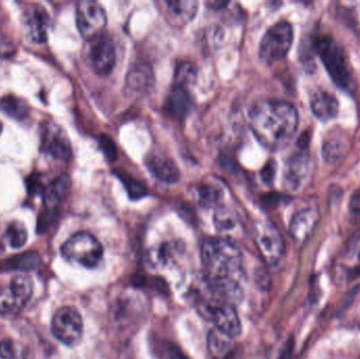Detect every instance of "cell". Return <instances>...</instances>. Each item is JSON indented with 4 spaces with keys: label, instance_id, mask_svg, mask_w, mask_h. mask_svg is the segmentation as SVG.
<instances>
[{
    "label": "cell",
    "instance_id": "1",
    "mask_svg": "<svg viewBox=\"0 0 360 359\" xmlns=\"http://www.w3.org/2000/svg\"><path fill=\"white\" fill-rule=\"evenodd\" d=\"M249 124L266 149L279 151L291 143L297 131V110L287 101H259L250 110Z\"/></svg>",
    "mask_w": 360,
    "mask_h": 359
},
{
    "label": "cell",
    "instance_id": "2",
    "mask_svg": "<svg viewBox=\"0 0 360 359\" xmlns=\"http://www.w3.org/2000/svg\"><path fill=\"white\" fill-rule=\"evenodd\" d=\"M201 261L207 280L243 282V254L231 240L220 237L205 240L201 247Z\"/></svg>",
    "mask_w": 360,
    "mask_h": 359
},
{
    "label": "cell",
    "instance_id": "3",
    "mask_svg": "<svg viewBox=\"0 0 360 359\" xmlns=\"http://www.w3.org/2000/svg\"><path fill=\"white\" fill-rule=\"evenodd\" d=\"M313 46L319 53L330 76L342 90L352 92L354 79L344 48L333 37L319 35L313 38Z\"/></svg>",
    "mask_w": 360,
    "mask_h": 359
},
{
    "label": "cell",
    "instance_id": "4",
    "mask_svg": "<svg viewBox=\"0 0 360 359\" xmlns=\"http://www.w3.org/2000/svg\"><path fill=\"white\" fill-rule=\"evenodd\" d=\"M103 247L88 232H78L61 246L60 253L65 261L74 266L95 269L103 259Z\"/></svg>",
    "mask_w": 360,
    "mask_h": 359
},
{
    "label": "cell",
    "instance_id": "5",
    "mask_svg": "<svg viewBox=\"0 0 360 359\" xmlns=\"http://www.w3.org/2000/svg\"><path fill=\"white\" fill-rule=\"evenodd\" d=\"M294 32L291 23L279 21L270 27L262 37L259 56L266 63H276L289 53L293 44Z\"/></svg>",
    "mask_w": 360,
    "mask_h": 359
},
{
    "label": "cell",
    "instance_id": "6",
    "mask_svg": "<svg viewBox=\"0 0 360 359\" xmlns=\"http://www.w3.org/2000/svg\"><path fill=\"white\" fill-rule=\"evenodd\" d=\"M84 58L93 73L107 76L114 69L116 60L115 46L107 34H101L86 40L84 48Z\"/></svg>",
    "mask_w": 360,
    "mask_h": 359
},
{
    "label": "cell",
    "instance_id": "7",
    "mask_svg": "<svg viewBox=\"0 0 360 359\" xmlns=\"http://www.w3.org/2000/svg\"><path fill=\"white\" fill-rule=\"evenodd\" d=\"M33 295V282L27 275H17L0 285V313L14 315L27 306Z\"/></svg>",
    "mask_w": 360,
    "mask_h": 359
},
{
    "label": "cell",
    "instance_id": "8",
    "mask_svg": "<svg viewBox=\"0 0 360 359\" xmlns=\"http://www.w3.org/2000/svg\"><path fill=\"white\" fill-rule=\"evenodd\" d=\"M256 244L260 254L271 267H277L285 259V240L274 223L259 221L254 228Z\"/></svg>",
    "mask_w": 360,
    "mask_h": 359
},
{
    "label": "cell",
    "instance_id": "9",
    "mask_svg": "<svg viewBox=\"0 0 360 359\" xmlns=\"http://www.w3.org/2000/svg\"><path fill=\"white\" fill-rule=\"evenodd\" d=\"M51 331L57 341L68 347H74L84 335V320L75 308L63 307L53 316Z\"/></svg>",
    "mask_w": 360,
    "mask_h": 359
},
{
    "label": "cell",
    "instance_id": "10",
    "mask_svg": "<svg viewBox=\"0 0 360 359\" xmlns=\"http://www.w3.org/2000/svg\"><path fill=\"white\" fill-rule=\"evenodd\" d=\"M76 25L84 40H90L105 33L107 13L98 2L84 0L76 6Z\"/></svg>",
    "mask_w": 360,
    "mask_h": 359
},
{
    "label": "cell",
    "instance_id": "11",
    "mask_svg": "<svg viewBox=\"0 0 360 359\" xmlns=\"http://www.w3.org/2000/svg\"><path fill=\"white\" fill-rule=\"evenodd\" d=\"M71 189V179L68 175H61L44 188V210L38 221V231L44 232L56 217L61 202L68 197Z\"/></svg>",
    "mask_w": 360,
    "mask_h": 359
},
{
    "label": "cell",
    "instance_id": "12",
    "mask_svg": "<svg viewBox=\"0 0 360 359\" xmlns=\"http://www.w3.org/2000/svg\"><path fill=\"white\" fill-rule=\"evenodd\" d=\"M300 143V150L288 159L285 164L283 183L290 191H297L308 181L311 173V157L308 152V141Z\"/></svg>",
    "mask_w": 360,
    "mask_h": 359
},
{
    "label": "cell",
    "instance_id": "13",
    "mask_svg": "<svg viewBox=\"0 0 360 359\" xmlns=\"http://www.w3.org/2000/svg\"><path fill=\"white\" fill-rule=\"evenodd\" d=\"M201 316L213 322L216 330L231 339H236L241 334V322L234 306L216 301L209 306Z\"/></svg>",
    "mask_w": 360,
    "mask_h": 359
},
{
    "label": "cell",
    "instance_id": "14",
    "mask_svg": "<svg viewBox=\"0 0 360 359\" xmlns=\"http://www.w3.org/2000/svg\"><path fill=\"white\" fill-rule=\"evenodd\" d=\"M338 282L349 284L360 275V233L349 240L334 266Z\"/></svg>",
    "mask_w": 360,
    "mask_h": 359
},
{
    "label": "cell",
    "instance_id": "15",
    "mask_svg": "<svg viewBox=\"0 0 360 359\" xmlns=\"http://www.w3.org/2000/svg\"><path fill=\"white\" fill-rule=\"evenodd\" d=\"M41 151L59 162H68L72 155L71 143L65 131L54 122H48L42 133Z\"/></svg>",
    "mask_w": 360,
    "mask_h": 359
},
{
    "label": "cell",
    "instance_id": "16",
    "mask_svg": "<svg viewBox=\"0 0 360 359\" xmlns=\"http://www.w3.org/2000/svg\"><path fill=\"white\" fill-rule=\"evenodd\" d=\"M160 11L166 20L172 27H182L194 19L198 11V2L195 0L158 2Z\"/></svg>",
    "mask_w": 360,
    "mask_h": 359
},
{
    "label": "cell",
    "instance_id": "17",
    "mask_svg": "<svg viewBox=\"0 0 360 359\" xmlns=\"http://www.w3.org/2000/svg\"><path fill=\"white\" fill-rule=\"evenodd\" d=\"M50 17L42 6H33L25 15V32L34 44H44L48 39Z\"/></svg>",
    "mask_w": 360,
    "mask_h": 359
},
{
    "label": "cell",
    "instance_id": "18",
    "mask_svg": "<svg viewBox=\"0 0 360 359\" xmlns=\"http://www.w3.org/2000/svg\"><path fill=\"white\" fill-rule=\"evenodd\" d=\"M319 221V211L304 209L294 215L290 225V233L296 244H304L310 237Z\"/></svg>",
    "mask_w": 360,
    "mask_h": 359
},
{
    "label": "cell",
    "instance_id": "19",
    "mask_svg": "<svg viewBox=\"0 0 360 359\" xmlns=\"http://www.w3.org/2000/svg\"><path fill=\"white\" fill-rule=\"evenodd\" d=\"M148 170L160 181L167 183H176L180 172L175 162L162 153H152L146 159Z\"/></svg>",
    "mask_w": 360,
    "mask_h": 359
},
{
    "label": "cell",
    "instance_id": "20",
    "mask_svg": "<svg viewBox=\"0 0 360 359\" xmlns=\"http://www.w3.org/2000/svg\"><path fill=\"white\" fill-rule=\"evenodd\" d=\"M313 114L321 120L333 119L338 116L340 103L331 93L317 90L312 93L310 98Z\"/></svg>",
    "mask_w": 360,
    "mask_h": 359
},
{
    "label": "cell",
    "instance_id": "21",
    "mask_svg": "<svg viewBox=\"0 0 360 359\" xmlns=\"http://www.w3.org/2000/svg\"><path fill=\"white\" fill-rule=\"evenodd\" d=\"M192 105V97L188 90L173 86L170 94L167 97L165 110L172 117L182 119L190 113Z\"/></svg>",
    "mask_w": 360,
    "mask_h": 359
},
{
    "label": "cell",
    "instance_id": "22",
    "mask_svg": "<svg viewBox=\"0 0 360 359\" xmlns=\"http://www.w3.org/2000/svg\"><path fill=\"white\" fill-rule=\"evenodd\" d=\"M153 73L147 65H136L129 72L127 77V88L134 94L147 92L153 84Z\"/></svg>",
    "mask_w": 360,
    "mask_h": 359
},
{
    "label": "cell",
    "instance_id": "23",
    "mask_svg": "<svg viewBox=\"0 0 360 359\" xmlns=\"http://www.w3.org/2000/svg\"><path fill=\"white\" fill-rule=\"evenodd\" d=\"M0 111L13 119L23 120L29 116L30 107L22 99L6 95L0 99Z\"/></svg>",
    "mask_w": 360,
    "mask_h": 359
},
{
    "label": "cell",
    "instance_id": "24",
    "mask_svg": "<svg viewBox=\"0 0 360 359\" xmlns=\"http://www.w3.org/2000/svg\"><path fill=\"white\" fill-rule=\"evenodd\" d=\"M232 339L224 333L214 329L210 332L209 339H207L210 353L215 359L228 358L229 354L231 353V350H232Z\"/></svg>",
    "mask_w": 360,
    "mask_h": 359
},
{
    "label": "cell",
    "instance_id": "25",
    "mask_svg": "<svg viewBox=\"0 0 360 359\" xmlns=\"http://www.w3.org/2000/svg\"><path fill=\"white\" fill-rule=\"evenodd\" d=\"M347 141L340 136L334 135L325 141L323 145V159L329 164L338 162L344 157L345 152L347 151Z\"/></svg>",
    "mask_w": 360,
    "mask_h": 359
},
{
    "label": "cell",
    "instance_id": "26",
    "mask_svg": "<svg viewBox=\"0 0 360 359\" xmlns=\"http://www.w3.org/2000/svg\"><path fill=\"white\" fill-rule=\"evenodd\" d=\"M197 79V69L193 63H182L177 67L174 75V86L186 89L195 84Z\"/></svg>",
    "mask_w": 360,
    "mask_h": 359
},
{
    "label": "cell",
    "instance_id": "27",
    "mask_svg": "<svg viewBox=\"0 0 360 359\" xmlns=\"http://www.w3.org/2000/svg\"><path fill=\"white\" fill-rule=\"evenodd\" d=\"M198 202L205 208L217 206L222 198V191L218 185L213 183H205L197 189Z\"/></svg>",
    "mask_w": 360,
    "mask_h": 359
},
{
    "label": "cell",
    "instance_id": "28",
    "mask_svg": "<svg viewBox=\"0 0 360 359\" xmlns=\"http://www.w3.org/2000/svg\"><path fill=\"white\" fill-rule=\"evenodd\" d=\"M4 236L8 240V244L13 249L22 248L27 240V229L22 223H18V221H14L8 226Z\"/></svg>",
    "mask_w": 360,
    "mask_h": 359
},
{
    "label": "cell",
    "instance_id": "29",
    "mask_svg": "<svg viewBox=\"0 0 360 359\" xmlns=\"http://www.w3.org/2000/svg\"><path fill=\"white\" fill-rule=\"evenodd\" d=\"M214 225L220 232H228L234 229L237 225V217L230 209L220 207L214 214Z\"/></svg>",
    "mask_w": 360,
    "mask_h": 359
},
{
    "label": "cell",
    "instance_id": "30",
    "mask_svg": "<svg viewBox=\"0 0 360 359\" xmlns=\"http://www.w3.org/2000/svg\"><path fill=\"white\" fill-rule=\"evenodd\" d=\"M122 179L133 200H139V198L146 195V192H147L146 191V188L141 183H139V181L129 176H122Z\"/></svg>",
    "mask_w": 360,
    "mask_h": 359
},
{
    "label": "cell",
    "instance_id": "31",
    "mask_svg": "<svg viewBox=\"0 0 360 359\" xmlns=\"http://www.w3.org/2000/svg\"><path fill=\"white\" fill-rule=\"evenodd\" d=\"M17 48L8 36L0 34V58L6 59L16 54Z\"/></svg>",
    "mask_w": 360,
    "mask_h": 359
},
{
    "label": "cell",
    "instance_id": "32",
    "mask_svg": "<svg viewBox=\"0 0 360 359\" xmlns=\"http://www.w3.org/2000/svg\"><path fill=\"white\" fill-rule=\"evenodd\" d=\"M27 191L31 195L35 196L44 193L46 185H42V179L39 174L31 175L27 181Z\"/></svg>",
    "mask_w": 360,
    "mask_h": 359
},
{
    "label": "cell",
    "instance_id": "33",
    "mask_svg": "<svg viewBox=\"0 0 360 359\" xmlns=\"http://www.w3.org/2000/svg\"><path fill=\"white\" fill-rule=\"evenodd\" d=\"M16 356V346L12 341H0V358L13 359Z\"/></svg>",
    "mask_w": 360,
    "mask_h": 359
},
{
    "label": "cell",
    "instance_id": "34",
    "mask_svg": "<svg viewBox=\"0 0 360 359\" xmlns=\"http://www.w3.org/2000/svg\"><path fill=\"white\" fill-rule=\"evenodd\" d=\"M101 147H103L105 156H107L109 159H114L116 156V150L114 143H112L108 137L103 136V139H101Z\"/></svg>",
    "mask_w": 360,
    "mask_h": 359
},
{
    "label": "cell",
    "instance_id": "35",
    "mask_svg": "<svg viewBox=\"0 0 360 359\" xmlns=\"http://www.w3.org/2000/svg\"><path fill=\"white\" fill-rule=\"evenodd\" d=\"M165 356H166V359H188L180 351L179 348L173 345L167 346Z\"/></svg>",
    "mask_w": 360,
    "mask_h": 359
},
{
    "label": "cell",
    "instance_id": "36",
    "mask_svg": "<svg viewBox=\"0 0 360 359\" xmlns=\"http://www.w3.org/2000/svg\"><path fill=\"white\" fill-rule=\"evenodd\" d=\"M274 162H270V164H268V166L262 170V179H264V181H266V183H271L273 179H274Z\"/></svg>",
    "mask_w": 360,
    "mask_h": 359
},
{
    "label": "cell",
    "instance_id": "37",
    "mask_svg": "<svg viewBox=\"0 0 360 359\" xmlns=\"http://www.w3.org/2000/svg\"><path fill=\"white\" fill-rule=\"evenodd\" d=\"M351 212L355 215V216L360 217V193L353 196L352 200L350 204Z\"/></svg>",
    "mask_w": 360,
    "mask_h": 359
},
{
    "label": "cell",
    "instance_id": "38",
    "mask_svg": "<svg viewBox=\"0 0 360 359\" xmlns=\"http://www.w3.org/2000/svg\"><path fill=\"white\" fill-rule=\"evenodd\" d=\"M2 132V124L0 122V134H1Z\"/></svg>",
    "mask_w": 360,
    "mask_h": 359
}]
</instances>
